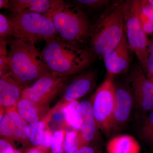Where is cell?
Here are the masks:
<instances>
[{"label": "cell", "mask_w": 153, "mask_h": 153, "mask_svg": "<svg viewBox=\"0 0 153 153\" xmlns=\"http://www.w3.org/2000/svg\"><path fill=\"white\" fill-rule=\"evenodd\" d=\"M41 55L49 72L60 77H70L84 71L94 57L86 46L64 41L60 37L46 41Z\"/></svg>", "instance_id": "1"}, {"label": "cell", "mask_w": 153, "mask_h": 153, "mask_svg": "<svg viewBox=\"0 0 153 153\" xmlns=\"http://www.w3.org/2000/svg\"><path fill=\"white\" fill-rule=\"evenodd\" d=\"M127 7V1L114 3L91 24L88 48L94 57L103 58L121 41Z\"/></svg>", "instance_id": "2"}, {"label": "cell", "mask_w": 153, "mask_h": 153, "mask_svg": "<svg viewBox=\"0 0 153 153\" xmlns=\"http://www.w3.org/2000/svg\"><path fill=\"white\" fill-rule=\"evenodd\" d=\"M8 57L10 72L24 87L49 72L34 41L11 37Z\"/></svg>", "instance_id": "3"}, {"label": "cell", "mask_w": 153, "mask_h": 153, "mask_svg": "<svg viewBox=\"0 0 153 153\" xmlns=\"http://www.w3.org/2000/svg\"><path fill=\"white\" fill-rule=\"evenodd\" d=\"M45 16L52 21L60 38L74 44L86 46L91 24L83 10L74 3L55 0Z\"/></svg>", "instance_id": "4"}, {"label": "cell", "mask_w": 153, "mask_h": 153, "mask_svg": "<svg viewBox=\"0 0 153 153\" xmlns=\"http://www.w3.org/2000/svg\"><path fill=\"white\" fill-rule=\"evenodd\" d=\"M9 19L12 27L10 37L34 42L59 37L51 20L43 14L33 12L14 13Z\"/></svg>", "instance_id": "5"}, {"label": "cell", "mask_w": 153, "mask_h": 153, "mask_svg": "<svg viewBox=\"0 0 153 153\" xmlns=\"http://www.w3.org/2000/svg\"><path fill=\"white\" fill-rule=\"evenodd\" d=\"M114 76L108 74L90 99L97 128L106 137H109L112 133L115 102Z\"/></svg>", "instance_id": "6"}, {"label": "cell", "mask_w": 153, "mask_h": 153, "mask_svg": "<svg viewBox=\"0 0 153 153\" xmlns=\"http://www.w3.org/2000/svg\"><path fill=\"white\" fill-rule=\"evenodd\" d=\"M125 29L129 46L139 61L140 65L146 71L149 56V39L145 33L138 17L140 1H127Z\"/></svg>", "instance_id": "7"}, {"label": "cell", "mask_w": 153, "mask_h": 153, "mask_svg": "<svg viewBox=\"0 0 153 153\" xmlns=\"http://www.w3.org/2000/svg\"><path fill=\"white\" fill-rule=\"evenodd\" d=\"M70 77H60L48 72L25 87L21 98L41 106H49L53 99L61 93Z\"/></svg>", "instance_id": "8"}, {"label": "cell", "mask_w": 153, "mask_h": 153, "mask_svg": "<svg viewBox=\"0 0 153 153\" xmlns=\"http://www.w3.org/2000/svg\"><path fill=\"white\" fill-rule=\"evenodd\" d=\"M29 125L21 116L16 106L9 110L4 115L0 122V136L10 142L15 149L26 152L32 148L26 135Z\"/></svg>", "instance_id": "9"}, {"label": "cell", "mask_w": 153, "mask_h": 153, "mask_svg": "<svg viewBox=\"0 0 153 153\" xmlns=\"http://www.w3.org/2000/svg\"><path fill=\"white\" fill-rule=\"evenodd\" d=\"M128 87L134 101L141 110H153V82L146 75L140 65L134 66L128 79Z\"/></svg>", "instance_id": "10"}, {"label": "cell", "mask_w": 153, "mask_h": 153, "mask_svg": "<svg viewBox=\"0 0 153 153\" xmlns=\"http://www.w3.org/2000/svg\"><path fill=\"white\" fill-rule=\"evenodd\" d=\"M72 76L63 88L61 98L55 107L83 97L93 89L97 78L96 73L93 70L83 71Z\"/></svg>", "instance_id": "11"}, {"label": "cell", "mask_w": 153, "mask_h": 153, "mask_svg": "<svg viewBox=\"0 0 153 153\" xmlns=\"http://www.w3.org/2000/svg\"><path fill=\"white\" fill-rule=\"evenodd\" d=\"M115 102L113 117L112 134L123 129L127 124L134 101L127 86L115 85Z\"/></svg>", "instance_id": "12"}, {"label": "cell", "mask_w": 153, "mask_h": 153, "mask_svg": "<svg viewBox=\"0 0 153 153\" xmlns=\"http://www.w3.org/2000/svg\"><path fill=\"white\" fill-rule=\"evenodd\" d=\"M131 49L125 34L119 44L103 57L108 74H123L128 70L131 62Z\"/></svg>", "instance_id": "13"}, {"label": "cell", "mask_w": 153, "mask_h": 153, "mask_svg": "<svg viewBox=\"0 0 153 153\" xmlns=\"http://www.w3.org/2000/svg\"><path fill=\"white\" fill-rule=\"evenodd\" d=\"M24 87L10 72L0 78L1 119L5 113L16 106Z\"/></svg>", "instance_id": "14"}, {"label": "cell", "mask_w": 153, "mask_h": 153, "mask_svg": "<svg viewBox=\"0 0 153 153\" xmlns=\"http://www.w3.org/2000/svg\"><path fill=\"white\" fill-rule=\"evenodd\" d=\"M82 122L80 136L83 146H89L95 139L99 130L92 110L91 100L80 102Z\"/></svg>", "instance_id": "15"}, {"label": "cell", "mask_w": 153, "mask_h": 153, "mask_svg": "<svg viewBox=\"0 0 153 153\" xmlns=\"http://www.w3.org/2000/svg\"><path fill=\"white\" fill-rule=\"evenodd\" d=\"M16 108L22 118L29 124L43 120L50 110L49 106L38 105L24 98L19 100Z\"/></svg>", "instance_id": "16"}, {"label": "cell", "mask_w": 153, "mask_h": 153, "mask_svg": "<svg viewBox=\"0 0 153 153\" xmlns=\"http://www.w3.org/2000/svg\"><path fill=\"white\" fill-rule=\"evenodd\" d=\"M55 1V0H11L8 10L15 14L33 12L44 15Z\"/></svg>", "instance_id": "17"}, {"label": "cell", "mask_w": 153, "mask_h": 153, "mask_svg": "<svg viewBox=\"0 0 153 153\" xmlns=\"http://www.w3.org/2000/svg\"><path fill=\"white\" fill-rule=\"evenodd\" d=\"M108 153H139L140 146L136 139L128 134L115 136L108 143Z\"/></svg>", "instance_id": "18"}, {"label": "cell", "mask_w": 153, "mask_h": 153, "mask_svg": "<svg viewBox=\"0 0 153 153\" xmlns=\"http://www.w3.org/2000/svg\"><path fill=\"white\" fill-rule=\"evenodd\" d=\"M55 108H59L63 114L66 126L80 131L82 118L80 102L77 100L69 102Z\"/></svg>", "instance_id": "19"}, {"label": "cell", "mask_w": 153, "mask_h": 153, "mask_svg": "<svg viewBox=\"0 0 153 153\" xmlns=\"http://www.w3.org/2000/svg\"><path fill=\"white\" fill-rule=\"evenodd\" d=\"M52 114V113L49 111L43 120L28 125L26 128V135L32 147H38L41 146L44 132Z\"/></svg>", "instance_id": "20"}, {"label": "cell", "mask_w": 153, "mask_h": 153, "mask_svg": "<svg viewBox=\"0 0 153 153\" xmlns=\"http://www.w3.org/2000/svg\"><path fill=\"white\" fill-rule=\"evenodd\" d=\"M138 17L145 33L153 36V7L149 1H140Z\"/></svg>", "instance_id": "21"}, {"label": "cell", "mask_w": 153, "mask_h": 153, "mask_svg": "<svg viewBox=\"0 0 153 153\" xmlns=\"http://www.w3.org/2000/svg\"><path fill=\"white\" fill-rule=\"evenodd\" d=\"M83 147L80 131L72 129L66 132L64 143L65 153H73Z\"/></svg>", "instance_id": "22"}, {"label": "cell", "mask_w": 153, "mask_h": 153, "mask_svg": "<svg viewBox=\"0 0 153 153\" xmlns=\"http://www.w3.org/2000/svg\"><path fill=\"white\" fill-rule=\"evenodd\" d=\"M71 2L82 10L88 11H97L106 9L111 3L110 1L107 0H74Z\"/></svg>", "instance_id": "23"}, {"label": "cell", "mask_w": 153, "mask_h": 153, "mask_svg": "<svg viewBox=\"0 0 153 153\" xmlns=\"http://www.w3.org/2000/svg\"><path fill=\"white\" fill-rule=\"evenodd\" d=\"M7 39H0V76L10 72Z\"/></svg>", "instance_id": "24"}, {"label": "cell", "mask_w": 153, "mask_h": 153, "mask_svg": "<svg viewBox=\"0 0 153 153\" xmlns=\"http://www.w3.org/2000/svg\"><path fill=\"white\" fill-rule=\"evenodd\" d=\"M143 138L153 145V110L144 120L140 129Z\"/></svg>", "instance_id": "25"}, {"label": "cell", "mask_w": 153, "mask_h": 153, "mask_svg": "<svg viewBox=\"0 0 153 153\" xmlns=\"http://www.w3.org/2000/svg\"><path fill=\"white\" fill-rule=\"evenodd\" d=\"M66 132L64 129H59L54 133L51 144V153H65L64 143Z\"/></svg>", "instance_id": "26"}, {"label": "cell", "mask_w": 153, "mask_h": 153, "mask_svg": "<svg viewBox=\"0 0 153 153\" xmlns=\"http://www.w3.org/2000/svg\"><path fill=\"white\" fill-rule=\"evenodd\" d=\"M12 27L9 19L3 14H0V39H7L10 37Z\"/></svg>", "instance_id": "27"}, {"label": "cell", "mask_w": 153, "mask_h": 153, "mask_svg": "<svg viewBox=\"0 0 153 153\" xmlns=\"http://www.w3.org/2000/svg\"><path fill=\"white\" fill-rule=\"evenodd\" d=\"M145 73L148 78L153 77V38L149 41V56Z\"/></svg>", "instance_id": "28"}, {"label": "cell", "mask_w": 153, "mask_h": 153, "mask_svg": "<svg viewBox=\"0 0 153 153\" xmlns=\"http://www.w3.org/2000/svg\"><path fill=\"white\" fill-rule=\"evenodd\" d=\"M53 136L52 131L49 127V126H47L44 132L40 147L47 150L51 151V144Z\"/></svg>", "instance_id": "29"}, {"label": "cell", "mask_w": 153, "mask_h": 153, "mask_svg": "<svg viewBox=\"0 0 153 153\" xmlns=\"http://www.w3.org/2000/svg\"><path fill=\"white\" fill-rule=\"evenodd\" d=\"M16 149L13 145L5 139H0V153H14Z\"/></svg>", "instance_id": "30"}, {"label": "cell", "mask_w": 153, "mask_h": 153, "mask_svg": "<svg viewBox=\"0 0 153 153\" xmlns=\"http://www.w3.org/2000/svg\"><path fill=\"white\" fill-rule=\"evenodd\" d=\"M73 153H101V152L97 147L89 145V146L82 147Z\"/></svg>", "instance_id": "31"}, {"label": "cell", "mask_w": 153, "mask_h": 153, "mask_svg": "<svg viewBox=\"0 0 153 153\" xmlns=\"http://www.w3.org/2000/svg\"><path fill=\"white\" fill-rule=\"evenodd\" d=\"M25 153H51V151L47 150L40 147H32L28 149Z\"/></svg>", "instance_id": "32"}, {"label": "cell", "mask_w": 153, "mask_h": 153, "mask_svg": "<svg viewBox=\"0 0 153 153\" xmlns=\"http://www.w3.org/2000/svg\"><path fill=\"white\" fill-rule=\"evenodd\" d=\"M9 6H10V1L0 0V8L9 9Z\"/></svg>", "instance_id": "33"}, {"label": "cell", "mask_w": 153, "mask_h": 153, "mask_svg": "<svg viewBox=\"0 0 153 153\" xmlns=\"http://www.w3.org/2000/svg\"><path fill=\"white\" fill-rule=\"evenodd\" d=\"M14 153H22V152L21 151L18 150L16 149L14 152Z\"/></svg>", "instance_id": "34"}, {"label": "cell", "mask_w": 153, "mask_h": 153, "mask_svg": "<svg viewBox=\"0 0 153 153\" xmlns=\"http://www.w3.org/2000/svg\"><path fill=\"white\" fill-rule=\"evenodd\" d=\"M148 1H149V3L153 7V0H149Z\"/></svg>", "instance_id": "35"}, {"label": "cell", "mask_w": 153, "mask_h": 153, "mask_svg": "<svg viewBox=\"0 0 153 153\" xmlns=\"http://www.w3.org/2000/svg\"><path fill=\"white\" fill-rule=\"evenodd\" d=\"M149 79H150L151 80H152V81L153 82V77H150V78H149Z\"/></svg>", "instance_id": "36"}]
</instances>
